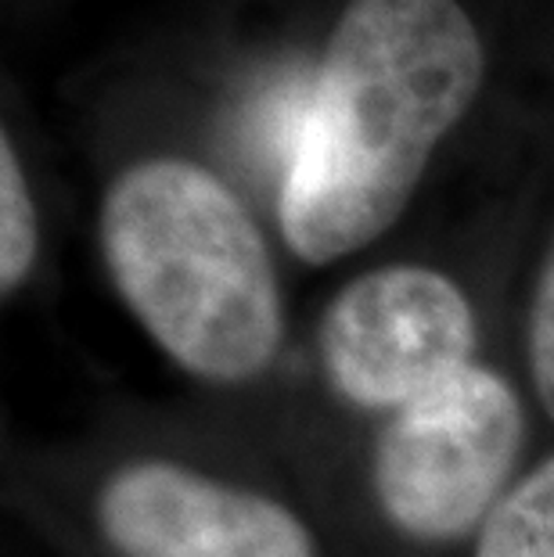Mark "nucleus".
I'll list each match as a JSON object with an SVG mask.
<instances>
[{"mask_svg":"<svg viewBox=\"0 0 554 557\" xmlns=\"http://www.w3.org/2000/svg\"><path fill=\"white\" fill-rule=\"evenodd\" d=\"M482 79V37L457 0H349L317 62L278 191L288 252L328 267L379 242Z\"/></svg>","mask_w":554,"mask_h":557,"instance_id":"f257e3e1","label":"nucleus"},{"mask_svg":"<svg viewBox=\"0 0 554 557\" xmlns=\"http://www.w3.org/2000/svg\"><path fill=\"white\" fill-rule=\"evenodd\" d=\"M98 248L123 310L192 382L249 388L285 357L274 248L238 187L206 162L123 165L101 195Z\"/></svg>","mask_w":554,"mask_h":557,"instance_id":"f03ea898","label":"nucleus"},{"mask_svg":"<svg viewBox=\"0 0 554 557\" xmlns=\"http://www.w3.org/2000/svg\"><path fill=\"white\" fill-rule=\"evenodd\" d=\"M533 399L479 360L374 424L368 496L382 525L421 550L471 547L529 468Z\"/></svg>","mask_w":554,"mask_h":557,"instance_id":"7ed1b4c3","label":"nucleus"},{"mask_svg":"<svg viewBox=\"0 0 554 557\" xmlns=\"http://www.w3.org/2000/svg\"><path fill=\"white\" fill-rule=\"evenodd\" d=\"M482 360L468 288L440 267L385 263L353 274L317 313L321 385L374 424Z\"/></svg>","mask_w":554,"mask_h":557,"instance_id":"20e7f679","label":"nucleus"},{"mask_svg":"<svg viewBox=\"0 0 554 557\" xmlns=\"http://www.w3.org/2000/svg\"><path fill=\"white\" fill-rule=\"evenodd\" d=\"M87 515L109 557H324L310 518L281 493L167 449L112 460Z\"/></svg>","mask_w":554,"mask_h":557,"instance_id":"39448f33","label":"nucleus"},{"mask_svg":"<svg viewBox=\"0 0 554 557\" xmlns=\"http://www.w3.org/2000/svg\"><path fill=\"white\" fill-rule=\"evenodd\" d=\"M468 557H554V446L529 460Z\"/></svg>","mask_w":554,"mask_h":557,"instance_id":"423d86ee","label":"nucleus"},{"mask_svg":"<svg viewBox=\"0 0 554 557\" xmlns=\"http://www.w3.org/2000/svg\"><path fill=\"white\" fill-rule=\"evenodd\" d=\"M40 263V212L11 134H0V295L15 299Z\"/></svg>","mask_w":554,"mask_h":557,"instance_id":"0eeeda50","label":"nucleus"},{"mask_svg":"<svg viewBox=\"0 0 554 557\" xmlns=\"http://www.w3.org/2000/svg\"><path fill=\"white\" fill-rule=\"evenodd\" d=\"M522 371L537 413L554 424V231L533 270L522 313Z\"/></svg>","mask_w":554,"mask_h":557,"instance_id":"6e6552de","label":"nucleus"}]
</instances>
